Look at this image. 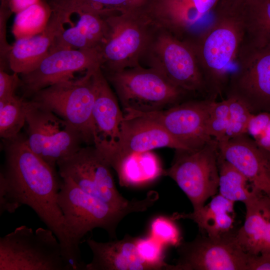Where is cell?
Returning <instances> with one entry per match:
<instances>
[{
    "label": "cell",
    "mask_w": 270,
    "mask_h": 270,
    "mask_svg": "<svg viewBox=\"0 0 270 270\" xmlns=\"http://www.w3.org/2000/svg\"><path fill=\"white\" fill-rule=\"evenodd\" d=\"M220 156L270 199V156L248 134L218 143Z\"/></svg>",
    "instance_id": "cell-17"
},
{
    "label": "cell",
    "mask_w": 270,
    "mask_h": 270,
    "mask_svg": "<svg viewBox=\"0 0 270 270\" xmlns=\"http://www.w3.org/2000/svg\"><path fill=\"white\" fill-rule=\"evenodd\" d=\"M2 140L5 160L0 172L1 204L16 210L23 204L30 206L58 239L71 270H83L80 249L72 241L58 203L62 181L58 172L32 152L26 136L20 133Z\"/></svg>",
    "instance_id": "cell-1"
},
{
    "label": "cell",
    "mask_w": 270,
    "mask_h": 270,
    "mask_svg": "<svg viewBox=\"0 0 270 270\" xmlns=\"http://www.w3.org/2000/svg\"><path fill=\"white\" fill-rule=\"evenodd\" d=\"M98 50L62 49L50 52L32 71L20 74L24 96L61 81L75 78L76 72L101 68Z\"/></svg>",
    "instance_id": "cell-15"
},
{
    "label": "cell",
    "mask_w": 270,
    "mask_h": 270,
    "mask_svg": "<svg viewBox=\"0 0 270 270\" xmlns=\"http://www.w3.org/2000/svg\"><path fill=\"white\" fill-rule=\"evenodd\" d=\"M53 10L42 0L16 14L12 32L16 40L34 36L46 28Z\"/></svg>",
    "instance_id": "cell-26"
},
{
    "label": "cell",
    "mask_w": 270,
    "mask_h": 270,
    "mask_svg": "<svg viewBox=\"0 0 270 270\" xmlns=\"http://www.w3.org/2000/svg\"><path fill=\"white\" fill-rule=\"evenodd\" d=\"M234 203L218 194L200 209L188 214L174 212L170 216L175 220L189 219L194 221L200 234L220 236L234 230Z\"/></svg>",
    "instance_id": "cell-24"
},
{
    "label": "cell",
    "mask_w": 270,
    "mask_h": 270,
    "mask_svg": "<svg viewBox=\"0 0 270 270\" xmlns=\"http://www.w3.org/2000/svg\"><path fill=\"white\" fill-rule=\"evenodd\" d=\"M252 0H219L214 10L230 12H242Z\"/></svg>",
    "instance_id": "cell-38"
},
{
    "label": "cell",
    "mask_w": 270,
    "mask_h": 270,
    "mask_svg": "<svg viewBox=\"0 0 270 270\" xmlns=\"http://www.w3.org/2000/svg\"><path fill=\"white\" fill-rule=\"evenodd\" d=\"M136 239L128 234L106 242L87 239L92 258L85 270H154L140 256Z\"/></svg>",
    "instance_id": "cell-20"
},
{
    "label": "cell",
    "mask_w": 270,
    "mask_h": 270,
    "mask_svg": "<svg viewBox=\"0 0 270 270\" xmlns=\"http://www.w3.org/2000/svg\"><path fill=\"white\" fill-rule=\"evenodd\" d=\"M242 14L246 36L260 44H270V0H252Z\"/></svg>",
    "instance_id": "cell-29"
},
{
    "label": "cell",
    "mask_w": 270,
    "mask_h": 270,
    "mask_svg": "<svg viewBox=\"0 0 270 270\" xmlns=\"http://www.w3.org/2000/svg\"><path fill=\"white\" fill-rule=\"evenodd\" d=\"M136 0H49L48 3L54 11L60 12L68 18L73 14L81 12H94L102 16L116 14V10L122 12L132 10V4Z\"/></svg>",
    "instance_id": "cell-27"
},
{
    "label": "cell",
    "mask_w": 270,
    "mask_h": 270,
    "mask_svg": "<svg viewBox=\"0 0 270 270\" xmlns=\"http://www.w3.org/2000/svg\"><path fill=\"white\" fill-rule=\"evenodd\" d=\"M57 166L60 178L70 177L82 190L112 206L126 207L136 200H128L119 192L111 166L94 146L82 147Z\"/></svg>",
    "instance_id": "cell-13"
},
{
    "label": "cell",
    "mask_w": 270,
    "mask_h": 270,
    "mask_svg": "<svg viewBox=\"0 0 270 270\" xmlns=\"http://www.w3.org/2000/svg\"><path fill=\"white\" fill-rule=\"evenodd\" d=\"M142 60L176 87L186 93L202 94L207 98L195 54L184 40L156 26Z\"/></svg>",
    "instance_id": "cell-8"
},
{
    "label": "cell",
    "mask_w": 270,
    "mask_h": 270,
    "mask_svg": "<svg viewBox=\"0 0 270 270\" xmlns=\"http://www.w3.org/2000/svg\"><path fill=\"white\" fill-rule=\"evenodd\" d=\"M226 98L229 100L230 120L224 142L248 134V125L252 114L246 106L240 100L232 97Z\"/></svg>",
    "instance_id": "cell-34"
},
{
    "label": "cell",
    "mask_w": 270,
    "mask_h": 270,
    "mask_svg": "<svg viewBox=\"0 0 270 270\" xmlns=\"http://www.w3.org/2000/svg\"><path fill=\"white\" fill-rule=\"evenodd\" d=\"M99 68L80 78L50 85L31 96L30 101L74 126L88 144H93L92 114L96 92V73Z\"/></svg>",
    "instance_id": "cell-7"
},
{
    "label": "cell",
    "mask_w": 270,
    "mask_h": 270,
    "mask_svg": "<svg viewBox=\"0 0 270 270\" xmlns=\"http://www.w3.org/2000/svg\"><path fill=\"white\" fill-rule=\"evenodd\" d=\"M219 194L234 202L244 203L250 198L252 188L246 178L232 165L218 156Z\"/></svg>",
    "instance_id": "cell-28"
},
{
    "label": "cell",
    "mask_w": 270,
    "mask_h": 270,
    "mask_svg": "<svg viewBox=\"0 0 270 270\" xmlns=\"http://www.w3.org/2000/svg\"><path fill=\"white\" fill-rule=\"evenodd\" d=\"M118 154L112 165L124 156L162 148L188 150L160 124L148 117L124 113Z\"/></svg>",
    "instance_id": "cell-18"
},
{
    "label": "cell",
    "mask_w": 270,
    "mask_h": 270,
    "mask_svg": "<svg viewBox=\"0 0 270 270\" xmlns=\"http://www.w3.org/2000/svg\"><path fill=\"white\" fill-rule=\"evenodd\" d=\"M61 178L58 203L72 241L79 249L82 238L96 228L104 230L110 238L116 239L117 228L126 216L146 211L159 198L158 192L150 190L144 198L136 199L126 207H117L84 192L70 177Z\"/></svg>",
    "instance_id": "cell-3"
},
{
    "label": "cell",
    "mask_w": 270,
    "mask_h": 270,
    "mask_svg": "<svg viewBox=\"0 0 270 270\" xmlns=\"http://www.w3.org/2000/svg\"><path fill=\"white\" fill-rule=\"evenodd\" d=\"M236 230L217 236L200 233L177 247L174 270H248L250 254L238 244Z\"/></svg>",
    "instance_id": "cell-12"
},
{
    "label": "cell",
    "mask_w": 270,
    "mask_h": 270,
    "mask_svg": "<svg viewBox=\"0 0 270 270\" xmlns=\"http://www.w3.org/2000/svg\"><path fill=\"white\" fill-rule=\"evenodd\" d=\"M77 14L79 16L77 24L56 36L50 52L62 49L100 50L107 31L104 16L94 12H81Z\"/></svg>",
    "instance_id": "cell-22"
},
{
    "label": "cell",
    "mask_w": 270,
    "mask_h": 270,
    "mask_svg": "<svg viewBox=\"0 0 270 270\" xmlns=\"http://www.w3.org/2000/svg\"><path fill=\"white\" fill-rule=\"evenodd\" d=\"M230 109L227 98L215 100L212 107L207 123L208 135L218 143L224 140L229 126Z\"/></svg>",
    "instance_id": "cell-32"
},
{
    "label": "cell",
    "mask_w": 270,
    "mask_h": 270,
    "mask_svg": "<svg viewBox=\"0 0 270 270\" xmlns=\"http://www.w3.org/2000/svg\"><path fill=\"white\" fill-rule=\"evenodd\" d=\"M18 74L14 72L10 74L0 70V100L15 96L17 88L20 87L22 82Z\"/></svg>",
    "instance_id": "cell-37"
},
{
    "label": "cell",
    "mask_w": 270,
    "mask_h": 270,
    "mask_svg": "<svg viewBox=\"0 0 270 270\" xmlns=\"http://www.w3.org/2000/svg\"><path fill=\"white\" fill-rule=\"evenodd\" d=\"M248 134L270 156V112L252 114L248 125Z\"/></svg>",
    "instance_id": "cell-35"
},
{
    "label": "cell",
    "mask_w": 270,
    "mask_h": 270,
    "mask_svg": "<svg viewBox=\"0 0 270 270\" xmlns=\"http://www.w3.org/2000/svg\"><path fill=\"white\" fill-rule=\"evenodd\" d=\"M136 246L141 258L154 270H174V265L164 261V246L150 235L136 237Z\"/></svg>",
    "instance_id": "cell-31"
},
{
    "label": "cell",
    "mask_w": 270,
    "mask_h": 270,
    "mask_svg": "<svg viewBox=\"0 0 270 270\" xmlns=\"http://www.w3.org/2000/svg\"><path fill=\"white\" fill-rule=\"evenodd\" d=\"M24 105L28 146L51 166L82 148L81 134L68 122L30 100H25Z\"/></svg>",
    "instance_id": "cell-10"
},
{
    "label": "cell",
    "mask_w": 270,
    "mask_h": 270,
    "mask_svg": "<svg viewBox=\"0 0 270 270\" xmlns=\"http://www.w3.org/2000/svg\"><path fill=\"white\" fill-rule=\"evenodd\" d=\"M211 22L184 39L193 50L208 98L226 93L246 34L242 14L214 11Z\"/></svg>",
    "instance_id": "cell-2"
},
{
    "label": "cell",
    "mask_w": 270,
    "mask_h": 270,
    "mask_svg": "<svg viewBox=\"0 0 270 270\" xmlns=\"http://www.w3.org/2000/svg\"><path fill=\"white\" fill-rule=\"evenodd\" d=\"M215 100L204 98L178 103L156 112L126 110L124 112L144 116L156 121L188 150H196L214 140L208 133L207 123Z\"/></svg>",
    "instance_id": "cell-14"
},
{
    "label": "cell",
    "mask_w": 270,
    "mask_h": 270,
    "mask_svg": "<svg viewBox=\"0 0 270 270\" xmlns=\"http://www.w3.org/2000/svg\"><path fill=\"white\" fill-rule=\"evenodd\" d=\"M244 204L246 210L245 220L236 230V238L246 252L258 255L270 222V199L252 188L251 196Z\"/></svg>",
    "instance_id": "cell-23"
},
{
    "label": "cell",
    "mask_w": 270,
    "mask_h": 270,
    "mask_svg": "<svg viewBox=\"0 0 270 270\" xmlns=\"http://www.w3.org/2000/svg\"><path fill=\"white\" fill-rule=\"evenodd\" d=\"M70 19L54 11L45 29L34 36L16 40L8 55L10 68L20 74L34 70L48 54L56 36L64 30Z\"/></svg>",
    "instance_id": "cell-19"
},
{
    "label": "cell",
    "mask_w": 270,
    "mask_h": 270,
    "mask_svg": "<svg viewBox=\"0 0 270 270\" xmlns=\"http://www.w3.org/2000/svg\"><path fill=\"white\" fill-rule=\"evenodd\" d=\"M96 78L92 114L93 144L110 166L120 148L124 114L101 68L96 70Z\"/></svg>",
    "instance_id": "cell-16"
},
{
    "label": "cell",
    "mask_w": 270,
    "mask_h": 270,
    "mask_svg": "<svg viewBox=\"0 0 270 270\" xmlns=\"http://www.w3.org/2000/svg\"><path fill=\"white\" fill-rule=\"evenodd\" d=\"M25 100L15 95L0 100V136L9 139L20 133L26 124Z\"/></svg>",
    "instance_id": "cell-30"
},
{
    "label": "cell",
    "mask_w": 270,
    "mask_h": 270,
    "mask_svg": "<svg viewBox=\"0 0 270 270\" xmlns=\"http://www.w3.org/2000/svg\"><path fill=\"white\" fill-rule=\"evenodd\" d=\"M11 12L8 0H2L0 14V70H4L6 66L9 67L8 55L12 47L6 40V24Z\"/></svg>",
    "instance_id": "cell-36"
},
{
    "label": "cell",
    "mask_w": 270,
    "mask_h": 270,
    "mask_svg": "<svg viewBox=\"0 0 270 270\" xmlns=\"http://www.w3.org/2000/svg\"><path fill=\"white\" fill-rule=\"evenodd\" d=\"M164 176L172 179L190 202L193 210L202 208L218 188L219 150L214 139L196 150H176Z\"/></svg>",
    "instance_id": "cell-11"
},
{
    "label": "cell",
    "mask_w": 270,
    "mask_h": 270,
    "mask_svg": "<svg viewBox=\"0 0 270 270\" xmlns=\"http://www.w3.org/2000/svg\"><path fill=\"white\" fill-rule=\"evenodd\" d=\"M107 31L101 47L102 72L141 65L156 28L146 12L132 10L104 16Z\"/></svg>",
    "instance_id": "cell-4"
},
{
    "label": "cell",
    "mask_w": 270,
    "mask_h": 270,
    "mask_svg": "<svg viewBox=\"0 0 270 270\" xmlns=\"http://www.w3.org/2000/svg\"><path fill=\"white\" fill-rule=\"evenodd\" d=\"M150 235L166 246L176 248L182 242L180 230L171 216L154 218L150 224Z\"/></svg>",
    "instance_id": "cell-33"
},
{
    "label": "cell",
    "mask_w": 270,
    "mask_h": 270,
    "mask_svg": "<svg viewBox=\"0 0 270 270\" xmlns=\"http://www.w3.org/2000/svg\"><path fill=\"white\" fill-rule=\"evenodd\" d=\"M219 0H169L166 8L151 16L156 25L184 39L193 34Z\"/></svg>",
    "instance_id": "cell-21"
},
{
    "label": "cell",
    "mask_w": 270,
    "mask_h": 270,
    "mask_svg": "<svg viewBox=\"0 0 270 270\" xmlns=\"http://www.w3.org/2000/svg\"><path fill=\"white\" fill-rule=\"evenodd\" d=\"M41 0H8L12 12L17 14Z\"/></svg>",
    "instance_id": "cell-40"
},
{
    "label": "cell",
    "mask_w": 270,
    "mask_h": 270,
    "mask_svg": "<svg viewBox=\"0 0 270 270\" xmlns=\"http://www.w3.org/2000/svg\"><path fill=\"white\" fill-rule=\"evenodd\" d=\"M0 270H71L49 228L26 226L0 238Z\"/></svg>",
    "instance_id": "cell-5"
},
{
    "label": "cell",
    "mask_w": 270,
    "mask_h": 270,
    "mask_svg": "<svg viewBox=\"0 0 270 270\" xmlns=\"http://www.w3.org/2000/svg\"><path fill=\"white\" fill-rule=\"evenodd\" d=\"M112 168L122 186H138L146 184L164 176L158 157L152 152H133L122 158Z\"/></svg>",
    "instance_id": "cell-25"
},
{
    "label": "cell",
    "mask_w": 270,
    "mask_h": 270,
    "mask_svg": "<svg viewBox=\"0 0 270 270\" xmlns=\"http://www.w3.org/2000/svg\"><path fill=\"white\" fill-rule=\"evenodd\" d=\"M225 94L252 114L270 112V44L245 36Z\"/></svg>",
    "instance_id": "cell-9"
},
{
    "label": "cell",
    "mask_w": 270,
    "mask_h": 270,
    "mask_svg": "<svg viewBox=\"0 0 270 270\" xmlns=\"http://www.w3.org/2000/svg\"><path fill=\"white\" fill-rule=\"evenodd\" d=\"M248 270H270V256L250 255Z\"/></svg>",
    "instance_id": "cell-39"
},
{
    "label": "cell",
    "mask_w": 270,
    "mask_h": 270,
    "mask_svg": "<svg viewBox=\"0 0 270 270\" xmlns=\"http://www.w3.org/2000/svg\"><path fill=\"white\" fill-rule=\"evenodd\" d=\"M114 87L124 110L149 112L177 104L188 93L151 68L142 65L115 72H102Z\"/></svg>",
    "instance_id": "cell-6"
}]
</instances>
